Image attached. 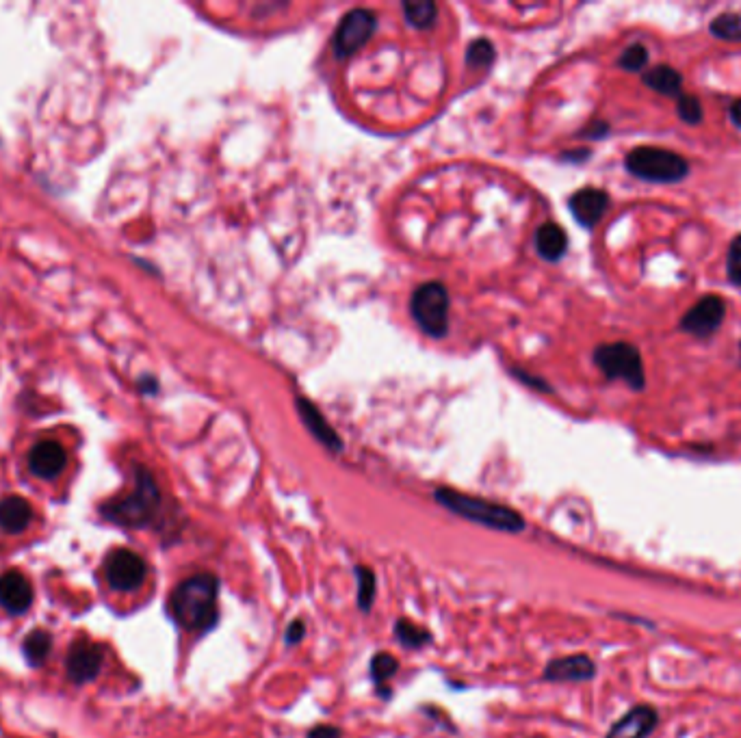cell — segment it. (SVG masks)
I'll return each mask as SVG.
<instances>
[{
    "label": "cell",
    "instance_id": "1",
    "mask_svg": "<svg viewBox=\"0 0 741 738\" xmlns=\"http://www.w3.org/2000/svg\"><path fill=\"white\" fill-rule=\"evenodd\" d=\"M174 622L195 635H206L219 622V578L215 574H193L169 596Z\"/></svg>",
    "mask_w": 741,
    "mask_h": 738
},
{
    "label": "cell",
    "instance_id": "2",
    "mask_svg": "<svg viewBox=\"0 0 741 738\" xmlns=\"http://www.w3.org/2000/svg\"><path fill=\"white\" fill-rule=\"evenodd\" d=\"M434 498L438 505L449 509L455 516L486 526V529L501 533H523L527 529L525 518L516 509L494 503V500L464 494L451 490V487H440L434 492Z\"/></svg>",
    "mask_w": 741,
    "mask_h": 738
},
{
    "label": "cell",
    "instance_id": "3",
    "mask_svg": "<svg viewBox=\"0 0 741 738\" xmlns=\"http://www.w3.org/2000/svg\"><path fill=\"white\" fill-rule=\"evenodd\" d=\"M161 511V490L150 470L137 468L135 490L100 507V516L124 529H146Z\"/></svg>",
    "mask_w": 741,
    "mask_h": 738
},
{
    "label": "cell",
    "instance_id": "4",
    "mask_svg": "<svg viewBox=\"0 0 741 738\" xmlns=\"http://www.w3.org/2000/svg\"><path fill=\"white\" fill-rule=\"evenodd\" d=\"M624 165L635 178L659 184L681 182L689 174V163L681 154L655 146L633 148L624 158Z\"/></svg>",
    "mask_w": 741,
    "mask_h": 738
},
{
    "label": "cell",
    "instance_id": "5",
    "mask_svg": "<svg viewBox=\"0 0 741 738\" xmlns=\"http://www.w3.org/2000/svg\"><path fill=\"white\" fill-rule=\"evenodd\" d=\"M594 364L607 379H622L631 390H644L646 375L642 355L629 342H609L596 347Z\"/></svg>",
    "mask_w": 741,
    "mask_h": 738
},
{
    "label": "cell",
    "instance_id": "6",
    "mask_svg": "<svg viewBox=\"0 0 741 738\" xmlns=\"http://www.w3.org/2000/svg\"><path fill=\"white\" fill-rule=\"evenodd\" d=\"M410 312L427 336L440 338L449 327V295L447 288L438 282H427L419 286L412 295Z\"/></svg>",
    "mask_w": 741,
    "mask_h": 738
},
{
    "label": "cell",
    "instance_id": "7",
    "mask_svg": "<svg viewBox=\"0 0 741 738\" xmlns=\"http://www.w3.org/2000/svg\"><path fill=\"white\" fill-rule=\"evenodd\" d=\"M377 18L369 9H354L338 24L334 33V55L338 59H347L358 52L364 44L369 42L375 31Z\"/></svg>",
    "mask_w": 741,
    "mask_h": 738
},
{
    "label": "cell",
    "instance_id": "8",
    "mask_svg": "<svg viewBox=\"0 0 741 738\" xmlns=\"http://www.w3.org/2000/svg\"><path fill=\"white\" fill-rule=\"evenodd\" d=\"M148 574V565L137 552L128 548H117L104 561V576L115 591H135L143 585Z\"/></svg>",
    "mask_w": 741,
    "mask_h": 738
},
{
    "label": "cell",
    "instance_id": "9",
    "mask_svg": "<svg viewBox=\"0 0 741 738\" xmlns=\"http://www.w3.org/2000/svg\"><path fill=\"white\" fill-rule=\"evenodd\" d=\"M102 663H104L102 645L94 643L87 637H81L70 645L68 658H65V674H68V678L76 684V687H81V684H87L100 676Z\"/></svg>",
    "mask_w": 741,
    "mask_h": 738
},
{
    "label": "cell",
    "instance_id": "10",
    "mask_svg": "<svg viewBox=\"0 0 741 738\" xmlns=\"http://www.w3.org/2000/svg\"><path fill=\"white\" fill-rule=\"evenodd\" d=\"M726 316V303L718 295L702 297L698 303L685 312L681 319V329L696 338H709L718 332Z\"/></svg>",
    "mask_w": 741,
    "mask_h": 738
},
{
    "label": "cell",
    "instance_id": "11",
    "mask_svg": "<svg viewBox=\"0 0 741 738\" xmlns=\"http://www.w3.org/2000/svg\"><path fill=\"white\" fill-rule=\"evenodd\" d=\"M33 604V585L18 570L0 574V606L9 615H24Z\"/></svg>",
    "mask_w": 741,
    "mask_h": 738
},
{
    "label": "cell",
    "instance_id": "12",
    "mask_svg": "<svg viewBox=\"0 0 741 738\" xmlns=\"http://www.w3.org/2000/svg\"><path fill=\"white\" fill-rule=\"evenodd\" d=\"M596 676V665L588 654H570L555 658L544 667L542 678L546 682H590Z\"/></svg>",
    "mask_w": 741,
    "mask_h": 738
},
{
    "label": "cell",
    "instance_id": "13",
    "mask_svg": "<svg viewBox=\"0 0 741 738\" xmlns=\"http://www.w3.org/2000/svg\"><path fill=\"white\" fill-rule=\"evenodd\" d=\"M659 715L653 706L640 704L633 706L629 713H624L614 726L609 728L605 738H648L650 732L657 728Z\"/></svg>",
    "mask_w": 741,
    "mask_h": 738
},
{
    "label": "cell",
    "instance_id": "14",
    "mask_svg": "<svg viewBox=\"0 0 741 738\" xmlns=\"http://www.w3.org/2000/svg\"><path fill=\"white\" fill-rule=\"evenodd\" d=\"M568 206L583 228H594L609 210V195L601 189L585 187L570 197Z\"/></svg>",
    "mask_w": 741,
    "mask_h": 738
},
{
    "label": "cell",
    "instance_id": "15",
    "mask_svg": "<svg viewBox=\"0 0 741 738\" xmlns=\"http://www.w3.org/2000/svg\"><path fill=\"white\" fill-rule=\"evenodd\" d=\"M68 464L65 448L55 440L37 442L29 453V468L39 479H55Z\"/></svg>",
    "mask_w": 741,
    "mask_h": 738
},
{
    "label": "cell",
    "instance_id": "16",
    "mask_svg": "<svg viewBox=\"0 0 741 738\" xmlns=\"http://www.w3.org/2000/svg\"><path fill=\"white\" fill-rule=\"evenodd\" d=\"M297 412L299 416H302L306 429L315 436L328 451L332 453H341L343 451V442L341 438H338V433L330 427L328 420L323 418V414L317 410L315 405H312L310 401L299 397L297 399Z\"/></svg>",
    "mask_w": 741,
    "mask_h": 738
},
{
    "label": "cell",
    "instance_id": "17",
    "mask_svg": "<svg viewBox=\"0 0 741 738\" xmlns=\"http://www.w3.org/2000/svg\"><path fill=\"white\" fill-rule=\"evenodd\" d=\"M33 520V507L22 496H7L0 500V529L5 533H22Z\"/></svg>",
    "mask_w": 741,
    "mask_h": 738
},
{
    "label": "cell",
    "instance_id": "18",
    "mask_svg": "<svg viewBox=\"0 0 741 738\" xmlns=\"http://www.w3.org/2000/svg\"><path fill=\"white\" fill-rule=\"evenodd\" d=\"M642 81L648 89L657 91L661 96L668 98H679L681 96V87H683V76L679 70L670 68V65H657V68L644 72Z\"/></svg>",
    "mask_w": 741,
    "mask_h": 738
},
{
    "label": "cell",
    "instance_id": "19",
    "mask_svg": "<svg viewBox=\"0 0 741 738\" xmlns=\"http://www.w3.org/2000/svg\"><path fill=\"white\" fill-rule=\"evenodd\" d=\"M536 247L544 260H559L566 254L568 236L557 223H544L536 232Z\"/></svg>",
    "mask_w": 741,
    "mask_h": 738
},
{
    "label": "cell",
    "instance_id": "20",
    "mask_svg": "<svg viewBox=\"0 0 741 738\" xmlns=\"http://www.w3.org/2000/svg\"><path fill=\"white\" fill-rule=\"evenodd\" d=\"M399 671V661L388 652H377L373 658H371V665H369V674H371V680L375 684V691L377 695L382 697V700H390V689H388V682L393 680V676Z\"/></svg>",
    "mask_w": 741,
    "mask_h": 738
},
{
    "label": "cell",
    "instance_id": "21",
    "mask_svg": "<svg viewBox=\"0 0 741 738\" xmlns=\"http://www.w3.org/2000/svg\"><path fill=\"white\" fill-rule=\"evenodd\" d=\"M395 639L406 650H421V648H425V645L434 641L432 632H429L423 626H419V624H414L412 619H408V617H399L395 622Z\"/></svg>",
    "mask_w": 741,
    "mask_h": 738
},
{
    "label": "cell",
    "instance_id": "22",
    "mask_svg": "<svg viewBox=\"0 0 741 738\" xmlns=\"http://www.w3.org/2000/svg\"><path fill=\"white\" fill-rule=\"evenodd\" d=\"M52 650V637L46 630H31L22 641V654L31 667H42Z\"/></svg>",
    "mask_w": 741,
    "mask_h": 738
},
{
    "label": "cell",
    "instance_id": "23",
    "mask_svg": "<svg viewBox=\"0 0 741 738\" xmlns=\"http://www.w3.org/2000/svg\"><path fill=\"white\" fill-rule=\"evenodd\" d=\"M354 574H356V583H358V591H356L358 609L360 613H369L373 609V602L377 596V576L369 565H356Z\"/></svg>",
    "mask_w": 741,
    "mask_h": 738
},
{
    "label": "cell",
    "instance_id": "24",
    "mask_svg": "<svg viewBox=\"0 0 741 738\" xmlns=\"http://www.w3.org/2000/svg\"><path fill=\"white\" fill-rule=\"evenodd\" d=\"M713 37L724 39V42H741V13H720L709 24Z\"/></svg>",
    "mask_w": 741,
    "mask_h": 738
},
{
    "label": "cell",
    "instance_id": "25",
    "mask_svg": "<svg viewBox=\"0 0 741 738\" xmlns=\"http://www.w3.org/2000/svg\"><path fill=\"white\" fill-rule=\"evenodd\" d=\"M403 13L416 29H427L436 20V5L434 3H403Z\"/></svg>",
    "mask_w": 741,
    "mask_h": 738
},
{
    "label": "cell",
    "instance_id": "26",
    "mask_svg": "<svg viewBox=\"0 0 741 738\" xmlns=\"http://www.w3.org/2000/svg\"><path fill=\"white\" fill-rule=\"evenodd\" d=\"M648 65V50L644 44H631L624 48L618 59V68L627 72H642Z\"/></svg>",
    "mask_w": 741,
    "mask_h": 738
},
{
    "label": "cell",
    "instance_id": "27",
    "mask_svg": "<svg viewBox=\"0 0 741 738\" xmlns=\"http://www.w3.org/2000/svg\"><path fill=\"white\" fill-rule=\"evenodd\" d=\"M676 111H679V117L685 124H700L702 122V104L696 96L681 94L676 98Z\"/></svg>",
    "mask_w": 741,
    "mask_h": 738
},
{
    "label": "cell",
    "instance_id": "28",
    "mask_svg": "<svg viewBox=\"0 0 741 738\" xmlns=\"http://www.w3.org/2000/svg\"><path fill=\"white\" fill-rule=\"evenodd\" d=\"M494 59V48L488 42V39H477L471 46H468L466 52V61L468 65H475V68H486Z\"/></svg>",
    "mask_w": 741,
    "mask_h": 738
},
{
    "label": "cell",
    "instance_id": "29",
    "mask_svg": "<svg viewBox=\"0 0 741 738\" xmlns=\"http://www.w3.org/2000/svg\"><path fill=\"white\" fill-rule=\"evenodd\" d=\"M726 271H728V280H731L737 288H741V234H737L733 243L728 245Z\"/></svg>",
    "mask_w": 741,
    "mask_h": 738
},
{
    "label": "cell",
    "instance_id": "30",
    "mask_svg": "<svg viewBox=\"0 0 741 738\" xmlns=\"http://www.w3.org/2000/svg\"><path fill=\"white\" fill-rule=\"evenodd\" d=\"M306 637V622L304 619H293V622L286 626L284 630V643L289 645V648H293V645L302 643Z\"/></svg>",
    "mask_w": 741,
    "mask_h": 738
},
{
    "label": "cell",
    "instance_id": "31",
    "mask_svg": "<svg viewBox=\"0 0 741 738\" xmlns=\"http://www.w3.org/2000/svg\"><path fill=\"white\" fill-rule=\"evenodd\" d=\"M306 738H343V732H341V728L330 726V723H321V726L312 728L306 734Z\"/></svg>",
    "mask_w": 741,
    "mask_h": 738
},
{
    "label": "cell",
    "instance_id": "32",
    "mask_svg": "<svg viewBox=\"0 0 741 738\" xmlns=\"http://www.w3.org/2000/svg\"><path fill=\"white\" fill-rule=\"evenodd\" d=\"M728 117H731L733 126L741 130V98L731 104V109H728Z\"/></svg>",
    "mask_w": 741,
    "mask_h": 738
},
{
    "label": "cell",
    "instance_id": "33",
    "mask_svg": "<svg viewBox=\"0 0 741 738\" xmlns=\"http://www.w3.org/2000/svg\"><path fill=\"white\" fill-rule=\"evenodd\" d=\"M531 738H546V736H540V734H538V736H531Z\"/></svg>",
    "mask_w": 741,
    "mask_h": 738
}]
</instances>
